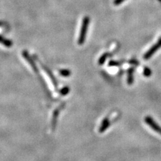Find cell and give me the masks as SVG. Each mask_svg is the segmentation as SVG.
Masks as SVG:
<instances>
[{
    "label": "cell",
    "mask_w": 161,
    "mask_h": 161,
    "mask_svg": "<svg viewBox=\"0 0 161 161\" xmlns=\"http://www.w3.org/2000/svg\"><path fill=\"white\" fill-rule=\"evenodd\" d=\"M145 122L149 125L150 128H151L153 130L157 132V133H158L161 135V127L158 126L157 123H156L153 119L150 117V116H147V117L145 118L144 119Z\"/></svg>",
    "instance_id": "1"
},
{
    "label": "cell",
    "mask_w": 161,
    "mask_h": 161,
    "mask_svg": "<svg viewBox=\"0 0 161 161\" xmlns=\"http://www.w3.org/2000/svg\"><path fill=\"white\" fill-rule=\"evenodd\" d=\"M161 46V40L158 42V44H156L154 46L152 47V49H150L149 51L146 52V54L144 55V59L146 60H148L150 57H151L152 56V54L154 53V52L157 51L159 47Z\"/></svg>",
    "instance_id": "2"
},
{
    "label": "cell",
    "mask_w": 161,
    "mask_h": 161,
    "mask_svg": "<svg viewBox=\"0 0 161 161\" xmlns=\"http://www.w3.org/2000/svg\"><path fill=\"white\" fill-rule=\"evenodd\" d=\"M110 125V122L108 118H105L101 123V125L99 128V132L102 133L107 130Z\"/></svg>",
    "instance_id": "3"
},
{
    "label": "cell",
    "mask_w": 161,
    "mask_h": 161,
    "mask_svg": "<svg viewBox=\"0 0 161 161\" xmlns=\"http://www.w3.org/2000/svg\"><path fill=\"white\" fill-rule=\"evenodd\" d=\"M128 84L129 85H132L134 81V68H130L128 69Z\"/></svg>",
    "instance_id": "4"
},
{
    "label": "cell",
    "mask_w": 161,
    "mask_h": 161,
    "mask_svg": "<svg viewBox=\"0 0 161 161\" xmlns=\"http://www.w3.org/2000/svg\"><path fill=\"white\" fill-rule=\"evenodd\" d=\"M59 73L62 76L67 77V76H69L71 75V72L70 70H68V69H61L59 71Z\"/></svg>",
    "instance_id": "5"
},
{
    "label": "cell",
    "mask_w": 161,
    "mask_h": 161,
    "mask_svg": "<svg viewBox=\"0 0 161 161\" xmlns=\"http://www.w3.org/2000/svg\"><path fill=\"white\" fill-rule=\"evenodd\" d=\"M58 115H59V110H55L53 114V118H52V128H54L55 126H56Z\"/></svg>",
    "instance_id": "6"
},
{
    "label": "cell",
    "mask_w": 161,
    "mask_h": 161,
    "mask_svg": "<svg viewBox=\"0 0 161 161\" xmlns=\"http://www.w3.org/2000/svg\"><path fill=\"white\" fill-rule=\"evenodd\" d=\"M60 93L62 96H66V95H67L69 93V88H68V87H63L61 90L60 91Z\"/></svg>",
    "instance_id": "7"
},
{
    "label": "cell",
    "mask_w": 161,
    "mask_h": 161,
    "mask_svg": "<svg viewBox=\"0 0 161 161\" xmlns=\"http://www.w3.org/2000/svg\"><path fill=\"white\" fill-rule=\"evenodd\" d=\"M144 75L145 76H147V77H149V76H150V75H151L152 74V71L148 67H145L144 69Z\"/></svg>",
    "instance_id": "8"
},
{
    "label": "cell",
    "mask_w": 161,
    "mask_h": 161,
    "mask_svg": "<svg viewBox=\"0 0 161 161\" xmlns=\"http://www.w3.org/2000/svg\"><path fill=\"white\" fill-rule=\"evenodd\" d=\"M119 62H115V61H110L109 62V66L112 67V66H119Z\"/></svg>",
    "instance_id": "9"
}]
</instances>
